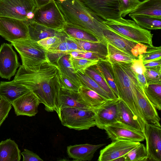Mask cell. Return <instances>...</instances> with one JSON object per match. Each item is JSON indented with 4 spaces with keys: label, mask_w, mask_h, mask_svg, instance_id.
<instances>
[{
    "label": "cell",
    "mask_w": 161,
    "mask_h": 161,
    "mask_svg": "<svg viewBox=\"0 0 161 161\" xmlns=\"http://www.w3.org/2000/svg\"><path fill=\"white\" fill-rule=\"evenodd\" d=\"M59 71L57 65L49 61L31 69L21 65L14 80L32 92L45 106V110L52 112L58 108Z\"/></svg>",
    "instance_id": "obj_1"
},
{
    "label": "cell",
    "mask_w": 161,
    "mask_h": 161,
    "mask_svg": "<svg viewBox=\"0 0 161 161\" xmlns=\"http://www.w3.org/2000/svg\"><path fill=\"white\" fill-rule=\"evenodd\" d=\"M66 22L93 36L99 41L107 42L103 30L104 20L86 7L79 0H55Z\"/></svg>",
    "instance_id": "obj_2"
},
{
    "label": "cell",
    "mask_w": 161,
    "mask_h": 161,
    "mask_svg": "<svg viewBox=\"0 0 161 161\" xmlns=\"http://www.w3.org/2000/svg\"><path fill=\"white\" fill-rule=\"evenodd\" d=\"M115 80L119 94L121 99L129 107L137 119L143 132L145 121L138 105L134 86L137 82L135 74L130 68L129 64L112 65Z\"/></svg>",
    "instance_id": "obj_3"
},
{
    "label": "cell",
    "mask_w": 161,
    "mask_h": 161,
    "mask_svg": "<svg viewBox=\"0 0 161 161\" xmlns=\"http://www.w3.org/2000/svg\"><path fill=\"white\" fill-rule=\"evenodd\" d=\"M104 24L109 29L131 40L153 46V34L151 31L138 25L134 21L121 17L104 20Z\"/></svg>",
    "instance_id": "obj_4"
},
{
    "label": "cell",
    "mask_w": 161,
    "mask_h": 161,
    "mask_svg": "<svg viewBox=\"0 0 161 161\" xmlns=\"http://www.w3.org/2000/svg\"><path fill=\"white\" fill-rule=\"evenodd\" d=\"M61 124L69 129L87 130L96 126L92 109L65 107L56 113Z\"/></svg>",
    "instance_id": "obj_5"
},
{
    "label": "cell",
    "mask_w": 161,
    "mask_h": 161,
    "mask_svg": "<svg viewBox=\"0 0 161 161\" xmlns=\"http://www.w3.org/2000/svg\"><path fill=\"white\" fill-rule=\"evenodd\" d=\"M19 53L22 60V66L31 69L49 61L47 50L37 42L28 38L18 40L11 44Z\"/></svg>",
    "instance_id": "obj_6"
},
{
    "label": "cell",
    "mask_w": 161,
    "mask_h": 161,
    "mask_svg": "<svg viewBox=\"0 0 161 161\" xmlns=\"http://www.w3.org/2000/svg\"><path fill=\"white\" fill-rule=\"evenodd\" d=\"M36 8L34 0H0V17L31 19Z\"/></svg>",
    "instance_id": "obj_7"
},
{
    "label": "cell",
    "mask_w": 161,
    "mask_h": 161,
    "mask_svg": "<svg viewBox=\"0 0 161 161\" xmlns=\"http://www.w3.org/2000/svg\"><path fill=\"white\" fill-rule=\"evenodd\" d=\"M32 19L37 23L55 29H63L66 22L55 0L39 8L34 12Z\"/></svg>",
    "instance_id": "obj_8"
},
{
    "label": "cell",
    "mask_w": 161,
    "mask_h": 161,
    "mask_svg": "<svg viewBox=\"0 0 161 161\" xmlns=\"http://www.w3.org/2000/svg\"><path fill=\"white\" fill-rule=\"evenodd\" d=\"M103 35L107 42L136 59L141 58L150 46L128 38L107 27L103 30Z\"/></svg>",
    "instance_id": "obj_9"
},
{
    "label": "cell",
    "mask_w": 161,
    "mask_h": 161,
    "mask_svg": "<svg viewBox=\"0 0 161 161\" xmlns=\"http://www.w3.org/2000/svg\"><path fill=\"white\" fill-rule=\"evenodd\" d=\"M0 36L11 42L28 38L25 21L6 17H0Z\"/></svg>",
    "instance_id": "obj_10"
},
{
    "label": "cell",
    "mask_w": 161,
    "mask_h": 161,
    "mask_svg": "<svg viewBox=\"0 0 161 161\" xmlns=\"http://www.w3.org/2000/svg\"><path fill=\"white\" fill-rule=\"evenodd\" d=\"M86 7L104 20L121 17L118 0H79Z\"/></svg>",
    "instance_id": "obj_11"
},
{
    "label": "cell",
    "mask_w": 161,
    "mask_h": 161,
    "mask_svg": "<svg viewBox=\"0 0 161 161\" xmlns=\"http://www.w3.org/2000/svg\"><path fill=\"white\" fill-rule=\"evenodd\" d=\"M143 134L146 142L147 160L161 161L160 124H147L145 125Z\"/></svg>",
    "instance_id": "obj_12"
},
{
    "label": "cell",
    "mask_w": 161,
    "mask_h": 161,
    "mask_svg": "<svg viewBox=\"0 0 161 161\" xmlns=\"http://www.w3.org/2000/svg\"><path fill=\"white\" fill-rule=\"evenodd\" d=\"M119 98L107 100L99 107L92 109L96 126L104 130L105 126L118 121Z\"/></svg>",
    "instance_id": "obj_13"
},
{
    "label": "cell",
    "mask_w": 161,
    "mask_h": 161,
    "mask_svg": "<svg viewBox=\"0 0 161 161\" xmlns=\"http://www.w3.org/2000/svg\"><path fill=\"white\" fill-rule=\"evenodd\" d=\"M11 44L3 43L0 47V77L10 80L20 66L18 58Z\"/></svg>",
    "instance_id": "obj_14"
},
{
    "label": "cell",
    "mask_w": 161,
    "mask_h": 161,
    "mask_svg": "<svg viewBox=\"0 0 161 161\" xmlns=\"http://www.w3.org/2000/svg\"><path fill=\"white\" fill-rule=\"evenodd\" d=\"M104 130L112 141L121 140L140 142L145 139L143 133L118 121L106 126Z\"/></svg>",
    "instance_id": "obj_15"
},
{
    "label": "cell",
    "mask_w": 161,
    "mask_h": 161,
    "mask_svg": "<svg viewBox=\"0 0 161 161\" xmlns=\"http://www.w3.org/2000/svg\"><path fill=\"white\" fill-rule=\"evenodd\" d=\"M140 143L121 140L112 141L100 150L97 160L115 161L117 158L124 156Z\"/></svg>",
    "instance_id": "obj_16"
},
{
    "label": "cell",
    "mask_w": 161,
    "mask_h": 161,
    "mask_svg": "<svg viewBox=\"0 0 161 161\" xmlns=\"http://www.w3.org/2000/svg\"><path fill=\"white\" fill-rule=\"evenodd\" d=\"M134 88L138 105L146 122L160 124L157 109L146 96L143 89L137 82L134 83Z\"/></svg>",
    "instance_id": "obj_17"
},
{
    "label": "cell",
    "mask_w": 161,
    "mask_h": 161,
    "mask_svg": "<svg viewBox=\"0 0 161 161\" xmlns=\"http://www.w3.org/2000/svg\"><path fill=\"white\" fill-rule=\"evenodd\" d=\"M40 103L36 96L29 92L14 100L12 103L17 116H35L38 113Z\"/></svg>",
    "instance_id": "obj_18"
},
{
    "label": "cell",
    "mask_w": 161,
    "mask_h": 161,
    "mask_svg": "<svg viewBox=\"0 0 161 161\" xmlns=\"http://www.w3.org/2000/svg\"><path fill=\"white\" fill-rule=\"evenodd\" d=\"M27 24L29 38L36 42L49 37L60 38L68 37L63 29H55L39 24L32 19L25 21Z\"/></svg>",
    "instance_id": "obj_19"
},
{
    "label": "cell",
    "mask_w": 161,
    "mask_h": 161,
    "mask_svg": "<svg viewBox=\"0 0 161 161\" xmlns=\"http://www.w3.org/2000/svg\"><path fill=\"white\" fill-rule=\"evenodd\" d=\"M105 144L93 145L88 143L69 145L67 147V154L70 158L77 161H90L94 153Z\"/></svg>",
    "instance_id": "obj_20"
},
{
    "label": "cell",
    "mask_w": 161,
    "mask_h": 161,
    "mask_svg": "<svg viewBox=\"0 0 161 161\" xmlns=\"http://www.w3.org/2000/svg\"><path fill=\"white\" fill-rule=\"evenodd\" d=\"M30 91L26 87L14 80L0 82V97L11 104L15 99Z\"/></svg>",
    "instance_id": "obj_21"
},
{
    "label": "cell",
    "mask_w": 161,
    "mask_h": 161,
    "mask_svg": "<svg viewBox=\"0 0 161 161\" xmlns=\"http://www.w3.org/2000/svg\"><path fill=\"white\" fill-rule=\"evenodd\" d=\"M58 102V110L65 107L91 109L86 105L78 92L61 88L59 91Z\"/></svg>",
    "instance_id": "obj_22"
},
{
    "label": "cell",
    "mask_w": 161,
    "mask_h": 161,
    "mask_svg": "<svg viewBox=\"0 0 161 161\" xmlns=\"http://www.w3.org/2000/svg\"><path fill=\"white\" fill-rule=\"evenodd\" d=\"M161 17V0H144L129 14Z\"/></svg>",
    "instance_id": "obj_23"
},
{
    "label": "cell",
    "mask_w": 161,
    "mask_h": 161,
    "mask_svg": "<svg viewBox=\"0 0 161 161\" xmlns=\"http://www.w3.org/2000/svg\"><path fill=\"white\" fill-rule=\"evenodd\" d=\"M21 155L14 141L9 138L0 142V161H20Z\"/></svg>",
    "instance_id": "obj_24"
},
{
    "label": "cell",
    "mask_w": 161,
    "mask_h": 161,
    "mask_svg": "<svg viewBox=\"0 0 161 161\" xmlns=\"http://www.w3.org/2000/svg\"><path fill=\"white\" fill-rule=\"evenodd\" d=\"M118 121L131 128L143 133L135 115L127 105L120 98L119 102Z\"/></svg>",
    "instance_id": "obj_25"
},
{
    "label": "cell",
    "mask_w": 161,
    "mask_h": 161,
    "mask_svg": "<svg viewBox=\"0 0 161 161\" xmlns=\"http://www.w3.org/2000/svg\"><path fill=\"white\" fill-rule=\"evenodd\" d=\"M78 93L86 105L90 108H97L104 103L107 99L87 87L82 85Z\"/></svg>",
    "instance_id": "obj_26"
},
{
    "label": "cell",
    "mask_w": 161,
    "mask_h": 161,
    "mask_svg": "<svg viewBox=\"0 0 161 161\" xmlns=\"http://www.w3.org/2000/svg\"><path fill=\"white\" fill-rule=\"evenodd\" d=\"M108 54L106 59L112 65L131 63L136 59L107 42Z\"/></svg>",
    "instance_id": "obj_27"
},
{
    "label": "cell",
    "mask_w": 161,
    "mask_h": 161,
    "mask_svg": "<svg viewBox=\"0 0 161 161\" xmlns=\"http://www.w3.org/2000/svg\"><path fill=\"white\" fill-rule=\"evenodd\" d=\"M85 73L106 92L111 99H114L118 98L106 83L97 64L88 67L85 70Z\"/></svg>",
    "instance_id": "obj_28"
},
{
    "label": "cell",
    "mask_w": 161,
    "mask_h": 161,
    "mask_svg": "<svg viewBox=\"0 0 161 161\" xmlns=\"http://www.w3.org/2000/svg\"><path fill=\"white\" fill-rule=\"evenodd\" d=\"M70 56L69 55L63 56L58 60L57 65L61 73L72 82L80 87L82 85L72 66L69 59Z\"/></svg>",
    "instance_id": "obj_29"
},
{
    "label": "cell",
    "mask_w": 161,
    "mask_h": 161,
    "mask_svg": "<svg viewBox=\"0 0 161 161\" xmlns=\"http://www.w3.org/2000/svg\"><path fill=\"white\" fill-rule=\"evenodd\" d=\"M97 64L100 69L106 83L116 96L119 98L118 92L112 65L106 58L99 60Z\"/></svg>",
    "instance_id": "obj_30"
},
{
    "label": "cell",
    "mask_w": 161,
    "mask_h": 161,
    "mask_svg": "<svg viewBox=\"0 0 161 161\" xmlns=\"http://www.w3.org/2000/svg\"><path fill=\"white\" fill-rule=\"evenodd\" d=\"M68 38L76 43L82 50L99 53L106 58L108 54L107 42L99 41L94 42Z\"/></svg>",
    "instance_id": "obj_31"
},
{
    "label": "cell",
    "mask_w": 161,
    "mask_h": 161,
    "mask_svg": "<svg viewBox=\"0 0 161 161\" xmlns=\"http://www.w3.org/2000/svg\"><path fill=\"white\" fill-rule=\"evenodd\" d=\"M129 16L138 25L145 29L156 30L161 29V17L147 15Z\"/></svg>",
    "instance_id": "obj_32"
},
{
    "label": "cell",
    "mask_w": 161,
    "mask_h": 161,
    "mask_svg": "<svg viewBox=\"0 0 161 161\" xmlns=\"http://www.w3.org/2000/svg\"><path fill=\"white\" fill-rule=\"evenodd\" d=\"M63 30L68 37L91 42H96L100 41L91 34L68 23H66Z\"/></svg>",
    "instance_id": "obj_33"
},
{
    "label": "cell",
    "mask_w": 161,
    "mask_h": 161,
    "mask_svg": "<svg viewBox=\"0 0 161 161\" xmlns=\"http://www.w3.org/2000/svg\"><path fill=\"white\" fill-rule=\"evenodd\" d=\"M146 96L156 109L161 110V84L148 85L143 89Z\"/></svg>",
    "instance_id": "obj_34"
},
{
    "label": "cell",
    "mask_w": 161,
    "mask_h": 161,
    "mask_svg": "<svg viewBox=\"0 0 161 161\" xmlns=\"http://www.w3.org/2000/svg\"><path fill=\"white\" fill-rule=\"evenodd\" d=\"M82 85L85 86L100 94L107 100L111 99L109 95L85 73L76 72Z\"/></svg>",
    "instance_id": "obj_35"
},
{
    "label": "cell",
    "mask_w": 161,
    "mask_h": 161,
    "mask_svg": "<svg viewBox=\"0 0 161 161\" xmlns=\"http://www.w3.org/2000/svg\"><path fill=\"white\" fill-rule=\"evenodd\" d=\"M125 161H147V153L146 147L140 143L124 156Z\"/></svg>",
    "instance_id": "obj_36"
},
{
    "label": "cell",
    "mask_w": 161,
    "mask_h": 161,
    "mask_svg": "<svg viewBox=\"0 0 161 161\" xmlns=\"http://www.w3.org/2000/svg\"><path fill=\"white\" fill-rule=\"evenodd\" d=\"M69 59L75 73L79 71L83 74L85 73V71L87 68L90 66L96 64L99 61L80 57H73L70 56Z\"/></svg>",
    "instance_id": "obj_37"
},
{
    "label": "cell",
    "mask_w": 161,
    "mask_h": 161,
    "mask_svg": "<svg viewBox=\"0 0 161 161\" xmlns=\"http://www.w3.org/2000/svg\"><path fill=\"white\" fill-rule=\"evenodd\" d=\"M144 74L148 85L161 84V66L146 68Z\"/></svg>",
    "instance_id": "obj_38"
},
{
    "label": "cell",
    "mask_w": 161,
    "mask_h": 161,
    "mask_svg": "<svg viewBox=\"0 0 161 161\" xmlns=\"http://www.w3.org/2000/svg\"><path fill=\"white\" fill-rule=\"evenodd\" d=\"M119 10L122 17L129 14L139 4V0H118Z\"/></svg>",
    "instance_id": "obj_39"
},
{
    "label": "cell",
    "mask_w": 161,
    "mask_h": 161,
    "mask_svg": "<svg viewBox=\"0 0 161 161\" xmlns=\"http://www.w3.org/2000/svg\"><path fill=\"white\" fill-rule=\"evenodd\" d=\"M141 58L144 62L161 59V47L149 46L146 52L142 55Z\"/></svg>",
    "instance_id": "obj_40"
},
{
    "label": "cell",
    "mask_w": 161,
    "mask_h": 161,
    "mask_svg": "<svg viewBox=\"0 0 161 161\" xmlns=\"http://www.w3.org/2000/svg\"><path fill=\"white\" fill-rule=\"evenodd\" d=\"M58 78L60 88L70 91L78 92L80 87L68 79L60 71Z\"/></svg>",
    "instance_id": "obj_41"
},
{
    "label": "cell",
    "mask_w": 161,
    "mask_h": 161,
    "mask_svg": "<svg viewBox=\"0 0 161 161\" xmlns=\"http://www.w3.org/2000/svg\"><path fill=\"white\" fill-rule=\"evenodd\" d=\"M64 38H62L56 36L49 37L40 40L37 42L45 50H48L59 44Z\"/></svg>",
    "instance_id": "obj_42"
},
{
    "label": "cell",
    "mask_w": 161,
    "mask_h": 161,
    "mask_svg": "<svg viewBox=\"0 0 161 161\" xmlns=\"http://www.w3.org/2000/svg\"><path fill=\"white\" fill-rule=\"evenodd\" d=\"M12 108L11 104L7 100L1 98L0 100V127L8 117Z\"/></svg>",
    "instance_id": "obj_43"
},
{
    "label": "cell",
    "mask_w": 161,
    "mask_h": 161,
    "mask_svg": "<svg viewBox=\"0 0 161 161\" xmlns=\"http://www.w3.org/2000/svg\"><path fill=\"white\" fill-rule=\"evenodd\" d=\"M129 66L134 74H144L146 70L141 58L134 59L131 63L129 64Z\"/></svg>",
    "instance_id": "obj_44"
},
{
    "label": "cell",
    "mask_w": 161,
    "mask_h": 161,
    "mask_svg": "<svg viewBox=\"0 0 161 161\" xmlns=\"http://www.w3.org/2000/svg\"><path fill=\"white\" fill-rule=\"evenodd\" d=\"M77 57L98 60L106 58V57L99 53L84 50H79Z\"/></svg>",
    "instance_id": "obj_45"
},
{
    "label": "cell",
    "mask_w": 161,
    "mask_h": 161,
    "mask_svg": "<svg viewBox=\"0 0 161 161\" xmlns=\"http://www.w3.org/2000/svg\"><path fill=\"white\" fill-rule=\"evenodd\" d=\"M23 156V161H43L38 155L26 149L21 153Z\"/></svg>",
    "instance_id": "obj_46"
},
{
    "label": "cell",
    "mask_w": 161,
    "mask_h": 161,
    "mask_svg": "<svg viewBox=\"0 0 161 161\" xmlns=\"http://www.w3.org/2000/svg\"><path fill=\"white\" fill-rule=\"evenodd\" d=\"M134 74L139 86L143 90L148 85L144 74Z\"/></svg>",
    "instance_id": "obj_47"
},
{
    "label": "cell",
    "mask_w": 161,
    "mask_h": 161,
    "mask_svg": "<svg viewBox=\"0 0 161 161\" xmlns=\"http://www.w3.org/2000/svg\"><path fill=\"white\" fill-rule=\"evenodd\" d=\"M143 64L145 68L161 66V59H155L147 62H143Z\"/></svg>",
    "instance_id": "obj_48"
},
{
    "label": "cell",
    "mask_w": 161,
    "mask_h": 161,
    "mask_svg": "<svg viewBox=\"0 0 161 161\" xmlns=\"http://www.w3.org/2000/svg\"><path fill=\"white\" fill-rule=\"evenodd\" d=\"M36 6L38 8L44 6L49 3L52 0H34Z\"/></svg>",
    "instance_id": "obj_49"
},
{
    "label": "cell",
    "mask_w": 161,
    "mask_h": 161,
    "mask_svg": "<svg viewBox=\"0 0 161 161\" xmlns=\"http://www.w3.org/2000/svg\"><path fill=\"white\" fill-rule=\"evenodd\" d=\"M0 99H1V98L0 97Z\"/></svg>",
    "instance_id": "obj_50"
}]
</instances>
